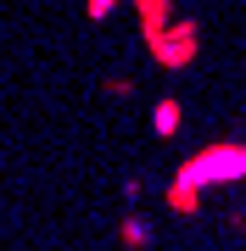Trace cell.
Segmentation results:
<instances>
[{"label":"cell","mask_w":246,"mask_h":251,"mask_svg":"<svg viewBox=\"0 0 246 251\" xmlns=\"http://www.w3.org/2000/svg\"><path fill=\"white\" fill-rule=\"evenodd\" d=\"M112 6H123V0H84V11H90V23H107Z\"/></svg>","instance_id":"cell-7"},{"label":"cell","mask_w":246,"mask_h":251,"mask_svg":"<svg viewBox=\"0 0 246 251\" xmlns=\"http://www.w3.org/2000/svg\"><path fill=\"white\" fill-rule=\"evenodd\" d=\"M135 6H140V28H146V45H151V39L173 23V0H135Z\"/></svg>","instance_id":"cell-3"},{"label":"cell","mask_w":246,"mask_h":251,"mask_svg":"<svg viewBox=\"0 0 246 251\" xmlns=\"http://www.w3.org/2000/svg\"><path fill=\"white\" fill-rule=\"evenodd\" d=\"M118 240H123L129 251H146V246H151V224H146V218H123Z\"/></svg>","instance_id":"cell-6"},{"label":"cell","mask_w":246,"mask_h":251,"mask_svg":"<svg viewBox=\"0 0 246 251\" xmlns=\"http://www.w3.org/2000/svg\"><path fill=\"white\" fill-rule=\"evenodd\" d=\"M196 50H201V23L196 17H173L163 34L151 39V62L168 67V73H185L196 62Z\"/></svg>","instance_id":"cell-2"},{"label":"cell","mask_w":246,"mask_h":251,"mask_svg":"<svg viewBox=\"0 0 246 251\" xmlns=\"http://www.w3.org/2000/svg\"><path fill=\"white\" fill-rule=\"evenodd\" d=\"M173 179H179V184H196V190H207V184H235V179H246V145L219 140V145H207V151L185 156Z\"/></svg>","instance_id":"cell-1"},{"label":"cell","mask_w":246,"mask_h":251,"mask_svg":"<svg viewBox=\"0 0 246 251\" xmlns=\"http://www.w3.org/2000/svg\"><path fill=\"white\" fill-rule=\"evenodd\" d=\"M168 206H173V212H185V218H196V212H201V190L173 179V184H168Z\"/></svg>","instance_id":"cell-5"},{"label":"cell","mask_w":246,"mask_h":251,"mask_svg":"<svg viewBox=\"0 0 246 251\" xmlns=\"http://www.w3.org/2000/svg\"><path fill=\"white\" fill-rule=\"evenodd\" d=\"M179 123H185V112H179V100H157V112H151V128L163 140H173L179 134Z\"/></svg>","instance_id":"cell-4"}]
</instances>
